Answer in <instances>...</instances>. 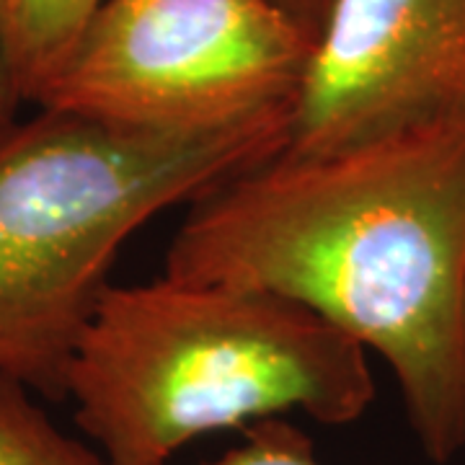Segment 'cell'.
<instances>
[{
  "instance_id": "cell-7",
  "label": "cell",
  "mask_w": 465,
  "mask_h": 465,
  "mask_svg": "<svg viewBox=\"0 0 465 465\" xmlns=\"http://www.w3.org/2000/svg\"><path fill=\"white\" fill-rule=\"evenodd\" d=\"M0 465H109L99 450L65 434L34 393L0 375Z\"/></svg>"
},
{
  "instance_id": "cell-10",
  "label": "cell",
  "mask_w": 465,
  "mask_h": 465,
  "mask_svg": "<svg viewBox=\"0 0 465 465\" xmlns=\"http://www.w3.org/2000/svg\"><path fill=\"white\" fill-rule=\"evenodd\" d=\"M21 101L16 99V94H14V88L8 84V78H5V70L0 65V119H11V116H16V109Z\"/></svg>"
},
{
  "instance_id": "cell-9",
  "label": "cell",
  "mask_w": 465,
  "mask_h": 465,
  "mask_svg": "<svg viewBox=\"0 0 465 465\" xmlns=\"http://www.w3.org/2000/svg\"><path fill=\"white\" fill-rule=\"evenodd\" d=\"M284 14L298 21L300 26L308 34H313L318 39V32H321V24L329 14V5L331 0H274Z\"/></svg>"
},
{
  "instance_id": "cell-8",
  "label": "cell",
  "mask_w": 465,
  "mask_h": 465,
  "mask_svg": "<svg viewBox=\"0 0 465 465\" xmlns=\"http://www.w3.org/2000/svg\"><path fill=\"white\" fill-rule=\"evenodd\" d=\"M200 465H323L308 434L284 416L256 421L243 430V440L215 460Z\"/></svg>"
},
{
  "instance_id": "cell-4",
  "label": "cell",
  "mask_w": 465,
  "mask_h": 465,
  "mask_svg": "<svg viewBox=\"0 0 465 465\" xmlns=\"http://www.w3.org/2000/svg\"><path fill=\"white\" fill-rule=\"evenodd\" d=\"M313 50L274 0H104L36 109L153 133L292 116Z\"/></svg>"
},
{
  "instance_id": "cell-6",
  "label": "cell",
  "mask_w": 465,
  "mask_h": 465,
  "mask_svg": "<svg viewBox=\"0 0 465 465\" xmlns=\"http://www.w3.org/2000/svg\"><path fill=\"white\" fill-rule=\"evenodd\" d=\"M104 0H0V65L21 104L39 106Z\"/></svg>"
},
{
  "instance_id": "cell-5",
  "label": "cell",
  "mask_w": 465,
  "mask_h": 465,
  "mask_svg": "<svg viewBox=\"0 0 465 465\" xmlns=\"http://www.w3.org/2000/svg\"><path fill=\"white\" fill-rule=\"evenodd\" d=\"M465 112V0H331L284 150L318 153Z\"/></svg>"
},
{
  "instance_id": "cell-1",
  "label": "cell",
  "mask_w": 465,
  "mask_h": 465,
  "mask_svg": "<svg viewBox=\"0 0 465 465\" xmlns=\"http://www.w3.org/2000/svg\"><path fill=\"white\" fill-rule=\"evenodd\" d=\"M163 274L311 308L388 362L427 460L465 452V112L232 173Z\"/></svg>"
},
{
  "instance_id": "cell-3",
  "label": "cell",
  "mask_w": 465,
  "mask_h": 465,
  "mask_svg": "<svg viewBox=\"0 0 465 465\" xmlns=\"http://www.w3.org/2000/svg\"><path fill=\"white\" fill-rule=\"evenodd\" d=\"M290 114L153 133L39 109L0 119V375L65 399L119 251L148 220L284 148Z\"/></svg>"
},
{
  "instance_id": "cell-2",
  "label": "cell",
  "mask_w": 465,
  "mask_h": 465,
  "mask_svg": "<svg viewBox=\"0 0 465 465\" xmlns=\"http://www.w3.org/2000/svg\"><path fill=\"white\" fill-rule=\"evenodd\" d=\"M65 399L109 465H168L189 442L302 411L367 414V349L295 300L161 277L109 284L81 333Z\"/></svg>"
}]
</instances>
